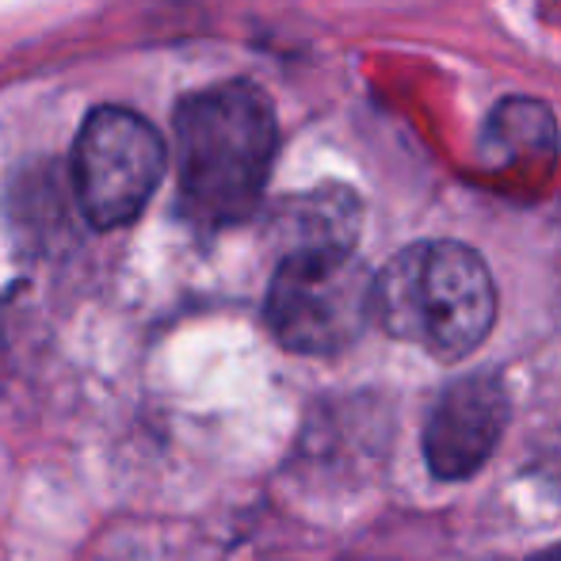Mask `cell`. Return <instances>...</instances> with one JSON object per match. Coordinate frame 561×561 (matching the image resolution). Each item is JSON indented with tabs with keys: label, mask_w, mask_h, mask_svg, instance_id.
<instances>
[{
	"label": "cell",
	"mask_w": 561,
	"mask_h": 561,
	"mask_svg": "<svg viewBox=\"0 0 561 561\" xmlns=\"http://www.w3.org/2000/svg\"><path fill=\"white\" fill-rule=\"evenodd\" d=\"M180 215L203 233L249 222L275 164L279 126L256 84L226 81L192 92L172 112Z\"/></svg>",
	"instance_id": "cell-1"
},
{
	"label": "cell",
	"mask_w": 561,
	"mask_h": 561,
	"mask_svg": "<svg viewBox=\"0 0 561 561\" xmlns=\"http://www.w3.org/2000/svg\"><path fill=\"white\" fill-rule=\"evenodd\" d=\"M375 325L432 359H466L496 325V283L478 249L416 241L375 275Z\"/></svg>",
	"instance_id": "cell-2"
},
{
	"label": "cell",
	"mask_w": 561,
	"mask_h": 561,
	"mask_svg": "<svg viewBox=\"0 0 561 561\" xmlns=\"http://www.w3.org/2000/svg\"><path fill=\"white\" fill-rule=\"evenodd\" d=\"M264 321L287 352L336 355L375 325V275L355 256V244L283 249Z\"/></svg>",
	"instance_id": "cell-3"
},
{
	"label": "cell",
	"mask_w": 561,
	"mask_h": 561,
	"mask_svg": "<svg viewBox=\"0 0 561 561\" xmlns=\"http://www.w3.org/2000/svg\"><path fill=\"white\" fill-rule=\"evenodd\" d=\"M169 169L157 126L130 107L104 104L84 118L73 146V184L84 218L96 229L130 226Z\"/></svg>",
	"instance_id": "cell-4"
},
{
	"label": "cell",
	"mask_w": 561,
	"mask_h": 561,
	"mask_svg": "<svg viewBox=\"0 0 561 561\" xmlns=\"http://www.w3.org/2000/svg\"><path fill=\"white\" fill-rule=\"evenodd\" d=\"M508 413V390L496 375L481 370V375L455 378L424 421V462L432 478H473L504 439Z\"/></svg>",
	"instance_id": "cell-5"
},
{
	"label": "cell",
	"mask_w": 561,
	"mask_h": 561,
	"mask_svg": "<svg viewBox=\"0 0 561 561\" xmlns=\"http://www.w3.org/2000/svg\"><path fill=\"white\" fill-rule=\"evenodd\" d=\"M527 561H561V542H558V547L539 550V554H535V558H527Z\"/></svg>",
	"instance_id": "cell-6"
}]
</instances>
